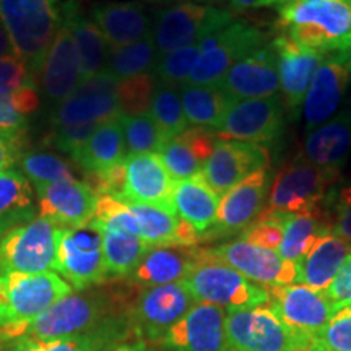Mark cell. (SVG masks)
<instances>
[{
  "mask_svg": "<svg viewBox=\"0 0 351 351\" xmlns=\"http://www.w3.org/2000/svg\"><path fill=\"white\" fill-rule=\"evenodd\" d=\"M285 36L320 54L351 51V0H296L280 8Z\"/></svg>",
  "mask_w": 351,
  "mask_h": 351,
  "instance_id": "6da1fadb",
  "label": "cell"
},
{
  "mask_svg": "<svg viewBox=\"0 0 351 351\" xmlns=\"http://www.w3.org/2000/svg\"><path fill=\"white\" fill-rule=\"evenodd\" d=\"M69 295L72 287L54 271H0V341L21 339L26 324Z\"/></svg>",
  "mask_w": 351,
  "mask_h": 351,
  "instance_id": "7a4b0ae2",
  "label": "cell"
},
{
  "mask_svg": "<svg viewBox=\"0 0 351 351\" xmlns=\"http://www.w3.org/2000/svg\"><path fill=\"white\" fill-rule=\"evenodd\" d=\"M65 0H0V21L15 51L39 75L56 34L64 23Z\"/></svg>",
  "mask_w": 351,
  "mask_h": 351,
  "instance_id": "3957f363",
  "label": "cell"
},
{
  "mask_svg": "<svg viewBox=\"0 0 351 351\" xmlns=\"http://www.w3.org/2000/svg\"><path fill=\"white\" fill-rule=\"evenodd\" d=\"M197 302H208L226 311L251 309L269 302V289L251 282L205 249L194 269L182 282Z\"/></svg>",
  "mask_w": 351,
  "mask_h": 351,
  "instance_id": "277c9868",
  "label": "cell"
},
{
  "mask_svg": "<svg viewBox=\"0 0 351 351\" xmlns=\"http://www.w3.org/2000/svg\"><path fill=\"white\" fill-rule=\"evenodd\" d=\"M225 328L231 351H302L309 348L269 304L228 311Z\"/></svg>",
  "mask_w": 351,
  "mask_h": 351,
  "instance_id": "5b68a950",
  "label": "cell"
},
{
  "mask_svg": "<svg viewBox=\"0 0 351 351\" xmlns=\"http://www.w3.org/2000/svg\"><path fill=\"white\" fill-rule=\"evenodd\" d=\"M263 41L265 36L261 29L245 21L234 20L197 44L202 54L186 83L205 86L218 85L232 65L249 52L263 46Z\"/></svg>",
  "mask_w": 351,
  "mask_h": 351,
  "instance_id": "8992f818",
  "label": "cell"
},
{
  "mask_svg": "<svg viewBox=\"0 0 351 351\" xmlns=\"http://www.w3.org/2000/svg\"><path fill=\"white\" fill-rule=\"evenodd\" d=\"M232 13L199 3H179L156 15L153 39L158 56L197 46L202 39L232 23Z\"/></svg>",
  "mask_w": 351,
  "mask_h": 351,
  "instance_id": "52a82bcc",
  "label": "cell"
},
{
  "mask_svg": "<svg viewBox=\"0 0 351 351\" xmlns=\"http://www.w3.org/2000/svg\"><path fill=\"white\" fill-rule=\"evenodd\" d=\"M106 313L108 302L103 293L69 295L26 324L21 339L57 340L93 337L88 332L98 326Z\"/></svg>",
  "mask_w": 351,
  "mask_h": 351,
  "instance_id": "ba28073f",
  "label": "cell"
},
{
  "mask_svg": "<svg viewBox=\"0 0 351 351\" xmlns=\"http://www.w3.org/2000/svg\"><path fill=\"white\" fill-rule=\"evenodd\" d=\"M62 231L39 217L8 232L0 241V271L46 274L54 270Z\"/></svg>",
  "mask_w": 351,
  "mask_h": 351,
  "instance_id": "9c48e42d",
  "label": "cell"
},
{
  "mask_svg": "<svg viewBox=\"0 0 351 351\" xmlns=\"http://www.w3.org/2000/svg\"><path fill=\"white\" fill-rule=\"evenodd\" d=\"M197 304L186 285L142 288L129 309V324L145 341H161L169 328Z\"/></svg>",
  "mask_w": 351,
  "mask_h": 351,
  "instance_id": "30bf717a",
  "label": "cell"
},
{
  "mask_svg": "<svg viewBox=\"0 0 351 351\" xmlns=\"http://www.w3.org/2000/svg\"><path fill=\"white\" fill-rule=\"evenodd\" d=\"M339 178V169L322 168L307 160H296L276 174L269 208L285 213L311 212L322 207L327 187Z\"/></svg>",
  "mask_w": 351,
  "mask_h": 351,
  "instance_id": "8fae6325",
  "label": "cell"
},
{
  "mask_svg": "<svg viewBox=\"0 0 351 351\" xmlns=\"http://www.w3.org/2000/svg\"><path fill=\"white\" fill-rule=\"evenodd\" d=\"M54 271H59L65 282L78 291L106 280L103 234L93 221L62 231Z\"/></svg>",
  "mask_w": 351,
  "mask_h": 351,
  "instance_id": "7c38bea8",
  "label": "cell"
},
{
  "mask_svg": "<svg viewBox=\"0 0 351 351\" xmlns=\"http://www.w3.org/2000/svg\"><path fill=\"white\" fill-rule=\"evenodd\" d=\"M267 289V304L309 346L335 314L326 291H315L304 285H285Z\"/></svg>",
  "mask_w": 351,
  "mask_h": 351,
  "instance_id": "4fadbf2b",
  "label": "cell"
},
{
  "mask_svg": "<svg viewBox=\"0 0 351 351\" xmlns=\"http://www.w3.org/2000/svg\"><path fill=\"white\" fill-rule=\"evenodd\" d=\"M283 129V104L276 96L232 101L213 132L221 140L269 143L280 137Z\"/></svg>",
  "mask_w": 351,
  "mask_h": 351,
  "instance_id": "5bb4252c",
  "label": "cell"
},
{
  "mask_svg": "<svg viewBox=\"0 0 351 351\" xmlns=\"http://www.w3.org/2000/svg\"><path fill=\"white\" fill-rule=\"evenodd\" d=\"M117 83L119 80L109 75L106 70L90 80L82 82L52 114L51 122L54 129L82 124H103L114 117H119Z\"/></svg>",
  "mask_w": 351,
  "mask_h": 351,
  "instance_id": "9a60e30c",
  "label": "cell"
},
{
  "mask_svg": "<svg viewBox=\"0 0 351 351\" xmlns=\"http://www.w3.org/2000/svg\"><path fill=\"white\" fill-rule=\"evenodd\" d=\"M208 256L221 261L231 269L254 283L265 287H285L296 283V263L285 261L280 254L271 249L254 245L247 241L239 239L217 247L205 249Z\"/></svg>",
  "mask_w": 351,
  "mask_h": 351,
  "instance_id": "2e32d148",
  "label": "cell"
},
{
  "mask_svg": "<svg viewBox=\"0 0 351 351\" xmlns=\"http://www.w3.org/2000/svg\"><path fill=\"white\" fill-rule=\"evenodd\" d=\"M270 158L265 147L239 140H217L202 176L219 197L243 182L252 173L269 168Z\"/></svg>",
  "mask_w": 351,
  "mask_h": 351,
  "instance_id": "e0dca14e",
  "label": "cell"
},
{
  "mask_svg": "<svg viewBox=\"0 0 351 351\" xmlns=\"http://www.w3.org/2000/svg\"><path fill=\"white\" fill-rule=\"evenodd\" d=\"M231 101L270 98L280 90L278 56L274 44H263L228 70L218 83Z\"/></svg>",
  "mask_w": 351,
  "mask_h": 351,
  "instance_id": "ac0fdd59",
  "label": "cell"
},
{
  "mask_svg": "<svg viewBox=\"0 0 351 351\" xmlns=\"http://www.w3.org/2000/svg\"><path fill=\"white\" fill-rule=\"evenodd\" d=\"M269 186L270 171L262 168L226 192L219 199L215 225L205 232L204 239L234 234L252 225L262 213Z\"/></svg>",
  "mask_w": 351,
  "mask_h": 351,
  "instance_id": "d6986e66",
  "label": "cell"
},
{
  "mask_svg": "<svg viewBox=\"0 0 351 351\" xmlns=\"http://www.w3.org/2000/svg\"><path fill=\"white\" fill-rule=\"evenodd\" d=\"M226 311L197 302L161 340L169 351H231L226 340Z\"/></svg>",
  "mask_w": 351,
  "mask_h": 351,
  "instance_id": "ffe728a7",
  "label": "cell"
},
{
  "mask_svg": "<svg viewBox=\"0 0 351 351\" xmlns=\"http://www.w3.org/2000/svg\"><path fill=\"white\" fill-rule=\"evenodd\" d=\"M39 217L62 230L86 226L95 218L99 195L86 182L56 181L38 189Z\"/></svg>",
  "mask_w": 351,
  "mask_h": 351,
  "instance_id": "44dd1931",
  "label": "cell"
},
{
  "mask_svg": "<svg viewBox=\"0 0 351 351\" xmlns=\"http://www.w3.org/2000/svg\"><path fill=\"white\" fill-rule=\"evenodd\" d=\"M124 166L125 182L119 200L153 205L176 213L173 204L176 181L158 153L125 156Z\"/></svg>",
  "mask_w": 351,
  "mask_h": 351,
  "instance_id": "7402d4cb",
  "label": "cell"
},
{
  "mask_svg": "<svg viewBox=\"0 0 351 351\" xmlns=\"http://www.w3.org/2000/svg\"><path fill=\"white\" fill-rule=\"evenodd\" d=\"M351 82V51L335 52L324 57L314 73L304 98L306 127H317L328 121L339 108Z\"/></svg>",
  "mask_w": 351,
  "mask_h": 351,
  "instance_id": "603a6c76",
  "label": "cell"
},
{
  "mask_svg": "<svg viewBox=\"0 0 351 351\" xmlns=\"http://www.w3.org/2000/svg\"><path fill=\"white\" fill-rule=\"evenodd\" d=\"M271 44L278 56L280 88L283 91L285 104L289 109L300 108L304 103L314 73L317 72L326 56L300 46L285 34L276 38Z\"/></svg>",
  "mask_w": 351,
  "mask_h": 351,
  "instance_id": "cb8c5ba5",
  "label": "cell"
},
{
  "mask_svg": "<svg viewBox=\"0 0 351 351\" xmlns=\"http://www.w3.org/2000/svg\"><path fill=\"white\" fill-rule=\"evenodd\" d=\"M39 77L44 93L57 104L64 103L82 83L77 51L65 20L44 59Z\"/></svg>",
  "mask_w": 351,
  "mask_h": 351,
  "instance_id": "d4e9b609",
  "label": "cell"
},
{
  "mask_svg": "<svg viewBox=\"0 0 351 351\" xmlns=\"http://www.w3.org/2000/svg\"><path fill=\"white\" fill-rule=\"evenodd\" d=\"M200 251L202 249L199 247H184V245L150 247L137 269L132 271V283L142 288L181 283L200 258Z\"/></svg>",
  "mask_w": 351,
  "mask_h": 351,
  "instance_id": "484cf974",
  "label": "cell"
},
{
  "mask_svg": "<svg viewBox=\"0 0 351 351\" xmlns=\"http://www.w3.org/2000/svg\"><path fill=\"white\" fill-rule=\"evenodd\" d=\"M91 15L111 51L152 33V21L145 8L137 2L96 3Z\"/></svg>",
  "mask_w": 351,
  "mask_h": 351,
  "instance_id": "4316f807",
  "label": "cell"
},
{
  "mask_svg": "<svg viewBox=\"0 0 351 351\" xmlns=\"http://www.w3.org/2000/svg\"><path fill=\"white\" fill-rule=\"evenodd\" d=\"M64 20L67 21L75 46L82 82L90 80L106 70L111 47L93 20L86 19L77 10L73 0H65Z\"/></svg>",
  "mask_w": 351,
  "mask_h": 351,
  "instance_id": "83f0119b",
  "label": "cell"
},
{
  "mask_svg": "<svg viewBox=\"0 0 351 351\" xmlns=\"http://www.w3.org/2000/svg\"><path fill=\"white\" fill-rule=\"evenodd\" d=\"M348 254L350 244L339 236L333 232L320 236L306 256L296 262L295 285H304L315 291H327Z\"/></svg>",
  "mask_w": 351,
  "mask_h": 351,
  "instance_id": "f1b7e54d",
  "label": "cell"
},
{
  "mask_svg": "<svg viewBox=\"0 0 351 351\" xmlns=\"http://www.w3.org/2000/svg\"><path fill=\"white\" fill-rule=\"evenodd\" d=\"M173 204L181 219L194 226L204 238L217 219L219 195L200 173L191 179L176 181Z\"/></svg>",
  "mask_w": 351,
  "mask_h": 351,
  "instance_id": "f546056e",
  "label": "cell"
},
{
  "mask_svg": "<svg viewBox=\"0 0 351 351\" xmlns=\"http://www.w3.org/2000/svg\"><path fill=\"white\" fill-rule=\"evenodd\" d=\"M351 148V112L327 122L307 135L302 155L311 163L322 168L339 169L345 163Z\"/></svg>",
  "mask_w": 351,
  "mask_h": 351,
  "instance_id": "4dcf8cb0",
  "label": "cell"
},
{
  "mask_svg": "<svg viewBox=\"0 0 351 351\" xmlns=\"http://www.w3.org/2000/svg\"><path fill=\"white\" fill-rule=\"evenodd\" d=\"M36 207L33 189L25 174L8 168L0 173V241L16 228L33 221Z\"/></svg>",
  "mask_w": 351,
  "mask_h": 351,
  "instance_id": "1f68e13d",
  "label": "cell"
},
{
  "mask_svg": "<svg viewBox=\"0 0 351 351\" xmlns=\"http://www.w3.org/2000/svg\"><path fill=\"white\" fill-rule=\"evenodd\" d=\"M327 232H332V221L324 207L311 212L287 213L283 219V239L278 247L280 257L296 263Z\"/></svg>",
  "mask_w": 351,
  "mask_h": 351,
  "instance_id": "d6a6232c",
  "label": "cell"
},
{
  "mask_svg": "<svg viewBox=\"0 0 351 351\" xmlns=\"http://www.w3.org/2000/svg\"><path fill=\"white\" fill-rule=\"evenodd\" d=\"M125 156L124 132L119 116L99 124L73 160L86 171V174H95L122 163Z\"/></svg>",
  "mask_w": 351,
  "mask_h": 351,
  "instance_id": "836d02e7",
  "label": "cell"
},
{
  "mask_svg": "<svg viewBox=\"0 0 351 351\" xmlns=\"http://www.w3.org/2000/svg\"><path fill=\"white\" fill-rule=\"evenodd\" d=\"M184 116L189 127L215 130L232 101L218 85H184L179 86Z\"/></svg>",
  "mask_w": 351,
  "mask_h": 351,
  "instance_id": "e575fe53",
  "label": "cell"
},
{
  "mask_svg": "<svg viewBox=\"0 0 351 351\" xmlns=\"http://www.w3.org/2000/svg\"><path fill=\"white\" fill-rule=\"evenodd\" d=\"M99 231L103 234V252L108 276H130L145 254L150 251V245L140 236L130 232L114 231L108 228H99Z\"/></svg>",
  "mask_w": 351,
  "mask_h": 351,
  "instance_id": "d590c367",
  "label": "cell"
},
{
  "mask_svg": "<svg viewBox=\"0 0 351 351\" xmlns=\"http://www.w3.org/2000/svg\"><path fill=\"white\" fill-rule=\"evenodd\" d=\"M158 52L155 46L153 33L138 41L122 46L119 49H112L109 56L106 72L117 80L153 73L158 62Z\"/></svg>",
  "mask_w": 351,
  "mask_h": 351,
  "instance_id": "8d00e7d4",
  "label": "cell"
},
{
  "mask_svg": "<svg viewBox=\"0 0 351 351\" xmlns=\"http://www.w3.org/2000/svg\"><path fill=\"white\" fill-rule=\"evenodd\" d=\"M125 204L129 205L137 219L140 238L150 247L179 245V228H181L182 219L178 215L153 207V205L130 204V202H125Z\"/></svg>",
  "mask_w": 351,
  "mask_h": 351,
  "instance_id": "74e56055",
  "label": "cell"
},
{
  "mask_svg": "<svg viewBox=\"0 0 351 351\" xmlns=\"http://www.w3.org/2000/svg\"><path fill=\"white\" fill-rule=\"evenodd\" d=\"M148 114L153 117L166 140L178 137L189 129L179 95V86L156 82Z\"/></svg>",
  "mask_w": 351,
  "mask_h": 351,
  "instance_id": "f35d334b",
  "label": "cell"
},
{
  "mask_svg": "<svg viewBox=\"0 0 351 351\" xmlns=\"http://www.w3.org/2000/svg\"><path fill=\"white\" fill-rule=\"evenodd\" d=\"M122 132L127 156L130 155H148V153H160L161 147L166 143L165 134L150 114L140 116H122Z\"/></svg>",
  "mask_w": 351,
  "mask_h": 351,
  "instance_id": "ab89813d",
  "label": "cell"
},
{
  "mask_svg": "<svg viewBox=\"0 0 351 351\" xmlns=\"http://www.w3.org/2000/svg\"><path fill=\"white\" fill-rule=\"evenodd\" d=\"M20 168L36 191L51 182L73 179L70 166L52 153H26L25 156H21Z\"/></svg>",
  "mask_w": 351,
  "mask_h": 351,
  "instance_id": "60d3db41",
  "label": "cell"
},
{
  "mask_svg": "<svg viewBox=\"0 0 351 351\" xmlns=\"http://www.w3.org/2000/svg\"><path fill=\"white\" fill-rule=\"evenodd\" d=\"M156 78L153 73L130 77L117 83V99L122 116H140L147 114L152 106Z\"/></svg>",
  "mask_w": 351,
  "mask_h": 351,
  "instance_id": "b9f144b4",
  "label": "cell"
},
{
  "mask_svg": "<svg viewBox=\"0 0 351 351\" xmlns=\"http://www.w3.org/2000/svg\"><path fill=\"white\" fill-rule=\"evenodd\" d=\"M158 155L163 160L166 169L173 176L174 181L194 178V176L200 174L202 168H204L200 158L195 155V152L189 147V143L181 135L166 140Z\"/></svg>",
  "mask_w": 351,
  "mask_h": 351,
  "instance_id": "7bdbcfd3",
  "label": "cell"
},
{
  "mask_svg": "<svg viewBox=\"0 0 351 351\" xmlns=\"http://www.w3.org/2000/svg\"><path fill=\"white\" fill-rule=\"evenodd\" d=\"M200 54L199 46H189L184 49L160 56L155 70H153V75H155L156 82L181 86L187 82Z\"/></svg>",
  "mask_w": 351,
  "mask_h": 351,
  "instance_id": "ee69618b",
  "label": "cell"
},
{
  "mask_svg": "<svg viewBox=\"0 0 351 351\" xmlns=\"http://www.w3.org/2000/svg\"><path fill=\"white\" fill-rule=\"evenodd\" d=\"M91 221L99 228H108V230L124 231L140 236L138 223L129 205L112 195H99L95 218Z\"/></svg>",
  "mask_w": 351,
  "mask_h": 351,
  "instance_id": "f6af8a7d",
  "label": "cell"
},
{
  "mask_svg": "<svg viewBox=\"0 0 351 351\" xmlns=\"http://www.w3.org/2000/svg\"><path fill=\"white\" fill-rule=\"evenodd\" d=\"M317 351H351V306L337 311L311 343Z\"/></svg>",
  "mask_w": 351,
  "mask_h": 351,
  "instance_id": "bcb514c9",
  "label": "cell"
},
{
  "mask_svg": "<svg viewBox=\"0 0 351 351\" xmlns=\"http://www.w3.org/2000/svg\"><path fill=\"white\" fill-rule=\"evenodd\" d=\"M13 351H99V343L95 337L57 340L20 339Z\"/></svg>",
  "mask_w": 351,
  "mask_h": 351,
  "instance_id": "7dc6e473",
  "label": "cell"
},
{
  "mask_svg": "<svg viewBox=\"0 0 351 351\" xmlns=\"http://www.w3.org/2000/svg\"><path fill=\"white\" fill-rule=\"evenodd\" d=\"M26 86H36L28 65L16 56L0 59V91H13Z\"/></svg>",
  "mask_w": 351,
  "mask_h": 351,
  "instance_id": "c3c4849f",
  "label": "cell"
},
{
  "mask_svg": "<svg viewBox=\"0 0 351 351\" xmlns=\"http://www.w3.org/2000/svg\"><path fill=\"white\" fill-rule=\"evenodd\" d=\"M99 124H82L70 127H57L52 134L51 142L60 152L67 153L70 156H75L78 152L85 147L93 132L98 129Z\"/></svg>",
  "mask_w": 351,
  "mask_h": 351,
  "instance_id": "681fc988",
  "label": "cell"
},
{
  "mask_svg": "<svg viewBox=\"0 0 351 351\" xmlns=\"http://www.w3.org/2000/svg\"><path fill=\"white\" fill-rule=\"evenodd\" d=\"M25 129L26 116L20 114L13 106L12 91H0V134L21 140Z\"/></svg>",
  "mask_w": 351,
  "mask_h": 351,
  "instance_id": "f907efd6",
  "label": "cell"
},
{
  "mask_svg": "<svg viewBox=\"0 0 351 351\" xmlns=\"http://www.w3.org/2000/svg\"><path fill=\"white\" fill-rule=\"evenodd\" d=\"M326 296L335 313L346 306H351V252L345 258L340 270L337 271L330 287L327 288Z\"/></svg>",
  "mask_w": 351,
  "mask_h": 351,
  "instance_id": "816d5d0a",
  "label": "cell"
},
{
  "mask_svg": "<svg viewBox=\"0 0 351 351\" xmlns=\"http://www.w3.org/2000/svg\"><path fill=\"white\" fill-rule=\"evenodd\" d=\"M333 217L332 232L346 243H351V187L341 189L332 202Z\"/></svg>",
  "mask_w": 351,
  "mask_h": 351,
  "instance_id": "f5cc1de1",
  "label": "cell"
},
{
  "mask_svg": "<svg viewBox=\"0 0 351 351\" xmlns=\"http://www.w3.org/2000/svg\"><path fill=\"white\" fill-rule=\"evenodd\" d=\"M12 98L13 106H15V109L20 114H23V116L33 114L39 106V96L36 86H26L19 88V90H13Z\"/></svg>",
  "mask_w": 351,
  "mask_h": 351,
  "instance_id": "db71d44e",
  "label": "cell"
},
{
  "mask_svg": "<svg viewBox=\"0 0 351 351\" xmlns=\"http://www.w3.org/2000/svg\"><path fill=\"white\" fill-rule=\"evenodd\" d=\"M21 160V140L0 134V173Z\"/></svg>",
  "mask_w": 351,
  "mask_h": 351,
  "instance_id": "11a10c76",
  "label": "cell"
},
{
  "mask_svg": "<svg viewBox=\"0 0 351 351\" xmlns=\"http://www.w3.org/2000/svg\"><path fill=\"white\" fill-rule=\"evenodd\" d=\"M231 7L234 10H249V8H258V7H270L269 0H230Z\"/></svg>",
  "mask_w": 351,
  "mask_h": 351,
  "instance_id": "9f6ffc18",
  "label": "cell"
},
{
  "mask_svg": "<svg viewBox=\"0 0 351 351\" xmlns=\"http://www.w3.org/2000/svg\"><path fill=\"white\" fill-rule=\"evenodd\" d=\"M10 56H15V51H13L10 38H8V34L5 32V26L0 21V59Z\"/></svg>",
  "mask_w": 351,
  "mask_h": 351,
  "instance_id": "6f0895ef",
  "label": "cell"
},
{
  "mask_svg": "<svg viewBox=\"0 0 351 351\" xmlns=\"http://www.w3.org/2000/svg\"><path fill=\"white\" fill-rule=\"evenodd\" d=\"M112 351H145V345L142 341H137V343H124L116 346Z\"/></svg>",
  "mask_w": 351,
  "mask_h": 351,
  "instance_id": "680465c9",
  "label": "cell"
},
{
  "mask_svg": "<svg viewBox=\"0 0 351 351\" xmlns=\"http://www.w3.org/2000/svg\"><path fill=\"white\" fill-rule=\"evenodd\" d=\"M270 5H276L278 8H283V7H288L291 5V3H295L296 0H269Z\"/></svg>",
  "mask_w": 351,
  "mask_h": 351,
  "instance_id": "91938a15",
  "label": "cell"
},
{
  "mask_svg": "<svg viewBox=\"0 0 351 351\" xmlns=\"http://www.w3.org/2000/svg\"><path fill=\"white\" fill-rule=\"evenodd\" d=\"M302 351H313L311 348H306V350H302Z\"/></svg>",
  "mask_w": 351,
  "mask_h": 351,
  "instance_id": "94428289",
  "label": "cell"
},
{
  "mask_svg": "<svg viewBox=\"0 0 351 351\" xmlns=\"http://www.w3.org/2000/svg\"><path fill=\"white\" fill-rule=\"evenodd\" d=\"M309 348H311V346H309ZM311 350H313V351H317V350H314V348H311Z\"/></svg>",
  "mask_w": 351,
  "mask_h": 351,
  "instance_id": "6125c7cd",
  "label": "cell"
},
{
  "mask_svg": "<svg viewBox=\"0 0 351 351\" xmlns=\"http://www.w3.org/2000/svg\"><path fill=\"white\" fill-rule=\"evenodd\" d=\"M0 343H2V341H0Z\"/></svg>",
  "mask_w": 351,
  "mask_h": 351,
  "instance_id": "be15d7a7",
  "label": "cell"
}]
</instances>
